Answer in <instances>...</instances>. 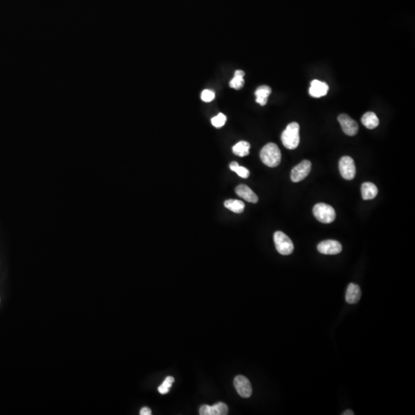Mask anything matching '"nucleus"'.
I'll use <instances>...</instances> for the list:
<instances>
[{"mask_svg": "<svg viewBox=\"0 0 415 415\" xmlns=\"http://www.w3.org/2000/svg\"><path fill=\"white\" fill-rule=\"evenodd\" d=\"M378 192V188L372 182H364L361 185V196L364 200L375 199Z\"/></svg>", "mask_w": 415, "mask_h": 415, "instance_id": "nucleus-14", "label": "nucleus"}, {"mask_svg": "<svg viewBox=\"0 0 415 415\" xmlns=\"http://www.w3.org/2000/svg\"><path fill=\"white\" fill-rule=\"evenodd\" d=\"M342 250L341 243L335 240H326L319 243L318 251L324 255H337Z\"/></svg>", "mask_w": 415, "mask_h": 415, "instance_id": "nucleus-9", "label": "nucleus"}, {"mask_svg": "<svg viewBox=\"0 0 415 415\" xmlns=\"http://www.w3.org/2000/svg\"><path fill=\"white\" fill-rule=\"evenodd\" d=\"M361 296V292L360 287L356 284H349L347 289L346 296H345L347 302L349 304H356L358 302Z\"/></svg>", "mask_w": 415, "mask_h": 415, "instance_id": "nucleus-13", "label": "nucleus"}, {"mask_svg": "<svg viewBox=\"0 0 415 415\" xmlns=\"http://www.w3.org/2000/svg\"><path fill=\"white\" fill-rule=\"evenodd\" d=\"M234 385L237 394L244 398L251 397L252 394V385L246 377L237 375L234 380Z\"/></svg>", "mask_w": 415, "mask_h": 415, "instance_id": "nucleus-7", "label": "nucleus"}, {"mask_svg": "<svg viewBox=\"0 0 415 415\" xmlns=\"http://www.w3.org/2000/svg\"><path fill=\"white\" fill-rule=\"evenodd\" d=\"M328 89L327 83L315 79L313 81H311L309 94L314 98H321L327 95Z\"/></svg>", "mask_w": 415, "mask_h": 415, "instance_id": "nucleus-11", "label": "nucleus"}, {"mask_svg": "<svg viewBox=\"0 0 415 415\" xmlns=\"http://www.w3.org/2000/svg\"><path fill=\"white\" fill-rule=\"evenodd\" d=\"M313 214L317 220L322 223L329 224L334 222L336 217L332 206L326 203H319L313 208Z\"/></svg>", "mask_w": 415, "mask_h": 415, "instance_id": "nucleus-3", "label": "nucleus"}, {"mask_svg": "<svg viewBox=\"0 0 415 415\" xmlns=\"http://www.w3.org/2000/svg\"><path fill=\"white\" fill-rule=\"evenodd\" d=\"M226 117L223 113H219L218 116L211 119V124H212L215 128H221L225 125L226 122Z\"/></svg>", "mask_w": 415, "mask_h": 415, "instance_id": "nucleus-22", "label": "nucleus"}, {"mask_svg": "<svg viewBox=\"0 0 415 415\" xmlns=\"http://www.w3.org/2000/svg\"><path fill=\"white\" fill-rule=\"evenodd\" d=\"M174 378L173 377L169 376L166 378V380L164 381L162 385L158 387V390L159 393L162 394H167L170 390V387H172L173 382H174Z\"/></svg>", "mask_w": 415, "mask_h": 415, "instance_id": "nucleus-21", "label": "nucleus"}, {"mask_svg": "<svg viewBox=\"0 0 415 415\" xmlns=\"http://www.w3.org/2000/svg\"><path fill=\"white\" fill-rule=\"evenodd\" d=\"M140 415H151V411L150 408H147V407H144V408H142L141 411H140Z\"/></svg>", "mask_w": 415, "mask_h": 415, "instance_id": "nucleus-24", "label": "nucleus"}, {"mask_svg": "<svg viewBox=\"0 0 415 415\" xmlns=\"http://www.w3.org/2000/svg\"><path fill=\"white\" fill-rule=\"evenodd\" d=\"M341 129L347 136H354L358 132V125L346 114H341L338 118Z\"/></svg>", "mask_w": 415, "mask_h": 415, "instance_id": "nucleus-8", "label": "nucleus"}, {"mask_svg": "<svg viewBox=\"0 0 415 415\" xmlns=\"http://www.w3.org/2000/svg\"><path fill=\"white\" fill-rule=\"evenodd\" d=\"M339 170L342 178L346 180H352L356 174V164L353 158L349 156H344L340 159Z\"/></svg>", "mask_w": 415, "mask_h": 415, "instance_id": "nucleus-5", "label": "nucleus"}, {"mask_svg": "<svg viewBox=\"0 0 415 415\" xmlns=\"http://www.w3.org/2000/svg\"><path fill=\"white\" fill-rule=\"evenodd\" d=\"M250 144L248 142L241 141L233 146V151L235 155L245 157L249 154Z\"/></svg>", "mask_w": 415, "mask_h": 415, "instance_id": "nucleus-18", "label": "nucleus"}, {"mask_svg": "<svg viewBox=\"0 0 415 415\" xmlns=\"http://www.w3.org/2000/svg\"><path fill=\"white\" fill-rule=\"evenodd\" d=\"M271 93V89L267 86H262L255 91V95L256 97V102L261 106H266L267 102V98Z\"/></svg>", "mask_w": 415, "mask_h": 415, "instance_id": "nucleus-15", "label": "nucleus"}, {"mask_svg": "<svg viewBox=\"0 0 415 415\" xmlns=\"http://www.w3.org/2000/svg\"><path fill=\"white\" fill-rule=\"evenodd\" d=\"M236 193L248 203H257L259 202L257 195L247 185H240L236 187Z\"/></svg>", "mask_w": 415, "mask_h": 415, "instance_id": "nucleus-12", "label": "nucleus"}, {"mask_svg": "<svg viewBox=\"0 0 415 415\" xmlns=\"http://www.w3.org/2000/svg\"><path fill=\"white\" fill-rule=\"evenodd\" d=\"M224 205H225L226 208L233 211V212L237 213V214L243 212L245 207L243 202L240 200H236V199H229V200L225 201Z\"/></svg>", "mask_w": 415, "mask_h": 415, "instance_id": "nucleus-17", "label": "nucleus"}, {"mask_svg": "<svg viewBox=\"0 0 415 415\" xmlns=\"http://www.w3.org/2000/svg\"><path fill=\"white\" fill-rule=\"evenodd\" d=\"M354 412H352V410H347L345 412H344V413H342V415H354Z\"/></svg>", "mask_w": 415, "mask_h": 415, "instance_id": "nucleus-25", "label": "nucleus"}, {"mask_svg": "<svg viewBox=\"0 0 415 415\" xmlns=\"http://www.w3.org/2000/svg\"><path fill=\"white\" fill-rule=\"evenodd\" d=\"M300 126L297 122H292L288 125L282 134V142L288 149H295L300 143Z\"/></svg>", "mask_w": 415, "mask_h": 415, "instance_id": "nucleus-2", "label": "nucleus"}, {"mask_svg": "<svg viewBox=\"0 0 415 415\" xmlns=\"http://www.w3.org/2000/svg\"><path fill=\"white\" fill-rule=\"evenodd\" d=\"M274 241L277 251L281 255H291L294 251V244L290 237L282 232L278 231L276 233H274Z\"/></svg>", "mask_w": 415, "mask_h": 415, "instance_id": "nucleus-4", "label": "nucleus"}, {"mask_svg": "<svg viewBox=\"0 0 415 415\" xmlns=\"http://www.w3.org/2000/svg\"><path fill=\"white\" fill-rule=\"evenodd\" d=\"M229 168H230L231 170L236 173L237 176H239L241 178H247L249 176L250 173L248 169H247L246 168L243 167V166H240L237 162H232L229 165Z\"/></svg>", "mask_w": 415, "mask_h": 415, "instance_id": "nucleus-20", "label": "nucleus"}, {"mask_svg": "<svg viewBox=\"0 0 415 415\" xmlns=\"http://www.w3.org/2000/svg\"><path fill=\"white\" fill-rule=\"evenodd\" d=\"M261 160L268 167H277L282 160V154L278 146L274 143H267L261 150Z\"/></svg>", "mask_w": 415, "mask_h": 415, "instance_id": "nucleus-1", "label": "nucleus"}, {"mask_svg": "<svg viewBox=\"0 0 415 415\" xmlns=\"http://www.w3.org/2000/svg\"><path fill=\"white\" fill-rule=\"evenodd\" d=\"M215 92L209 89H205L202 92V95H201V99H203L206 102H211L213 99H215Z\"/></svg>", "mask_w": 415, "mask_h": 415, "instance_id": "nucleus-23", "label": "nucleus"}, {"mask_svg": "<svg viewBox=\"0 0 415 415\" xmlns=\"http://www.w3.org/2000/svg\"><path fill=\"white\" fill-rule=\"evenodd\" d=\"M244 76H245V72L242 70H236L235 72L234 78L229 83L231 88L240 89L245 83Z\"/></svg>", "mask_w": 415, "mask_h": 415, "instance_id": "nucleus-19", "label": "nucleus"}, {"mask_svg": "<svg viewBox=\"0 0 415 415\" xmlns=\"http://www.w3.org/2000/svg\"><path fill=\"white\" fill-rule=\"evenodd\" d=\"M311 169V163L310 161L304 160L292 169L291 173V179L293 182H299L306 178Z\"/></svg>", "mask_w": 415, "mask_h": 415, "instance_id": "nucleus-6", "label": "nucleus"}, {"mask_svg": "<svg viewBox=\"0 0 415 415\" xmlns=\"http://www.w3.org/2000/svg\"><path fill=\"white\" fill-rule=\"evenodd\" d=\"M361 122L367 129H373L379 125V119L375 113L368 112L363 116Z\"/></svg>", "mask_w": 415, "mask_h": 415, "instance_id": "nucleus-16", "label": "nucleus"}, {"mask_svg": "<svg viewBox=\"0 0 415 415\" xmlns=\"http://www.w3.org/2000/svg\"><path fill=\"white\" fill-rule=\"evenodd\" d=\"M229 413V408L222 402L217 403L213 406L203 405L199 409L201 415H226Z\"/></svg>", "mask_w": 415, "mask_h": 415, "instance_id": "nucleus-10", "label": "nucleus"}]
</instances>
